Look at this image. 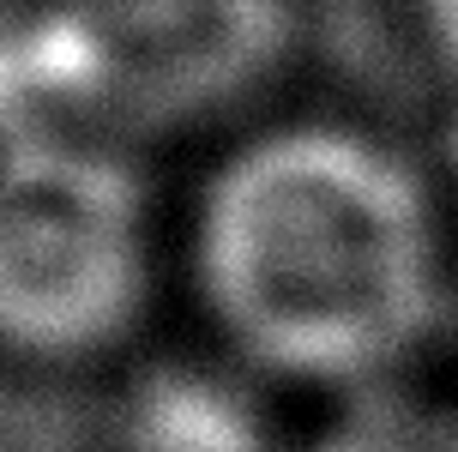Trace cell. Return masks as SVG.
<instances>
[{
	"label": "cell",
	"instance_id": "cell-6",
	"mask_svg": "<svg viewBox=\"0 0 458 452\" xmlns=\"http://www.w3.org/2000/svg\"><path fill=\"white\" fill-rule=\"evenodd\" d=\"M314 452H458V410L404 386H362Z\"/></svg>",
	"mask_w": 458,
	"mask_h": 452
},
{
	"label": "cell",
	"instance_id": "cell-1",
	"mask_svg": "<svg viewBox=\"0 0 458 452\" xmlns=\"http://www.w3.org/2000/svg\"><path fill=\"white\" fill-rule=\"evenodd\" d=\"M193 271L224 338L314 386H386L446 302L428 181L362 127L296 121L235 145L199 193Z\"/></svg>",
	"mask_w": 458,
	"mask_h": 452
},
{
	"label": "cell",
	"instance_id": "cell-7",
	"mask_svg": "<svg viewBox=\"0 0 458 452\" xmlns=\"http://www.w3.org/2000/svg\"><path fill=\"white\" fill-rule=\"evenodd\" d=\"M422 24H428L435 55L458 72V0H422Z\"/></svg>",
	"mask_w": 458,
	"mask_h": 452
},
{
	"label": "cell",
	"instance_id": "cell-5",
	"mask_svg": "<svg viewBox=\"0 0 458 452\" xmlns=\"http://www.w3.org/2000/svg\"><path fill=\"white\" fill-rule=\"evenodd\" d=\"M127 452H266V416L217 368H157L127 398Z\"/></svg>",
	"mask_w": 458,
	"mask_h": 452
},
{
	"label": "cell",
	"instance_id": "cell-4",
	"mask_svg": "<svg viewBox=\"0 0 458 452\" xmlns=\"http://www.w3.org/2000/svg\"><path fill=\"white\" fill-rule=\"evenodd\" d=\"M85 139L114 145L72 0H0V158Z\"/></svg>",
	"mask_w": 458,
	"mask_h": 452
},
{
	"label": "cell",
	"instance_id": "cell-2",
	"mask_svg": "<svg viewBox=\"0 0 458 452\" xmlns=\"http://www.w3.org/2000/svg\"><path fill=\"white\" fill-rule=\"evenodd\" d=\"M151 290V200L121 145L0 158V344L91 356L133 326Z\"/></svg>",
	"mask_w": 458,
	"mask_h": 452
},
{
	"label": "cell",
	"instance_id": "cell-3",
	"mask_svg": "<svg viewBox=\"0 0 458 452\" xmlns=\"http://www.w3.org/2000/svg\"><path fill=\"white\" fill-rule=\"evenodd\" d=\"M114 145L248 109L296 55V0H72Z\"/></svg>",
	"mask_w": 458,
	"mask_h": 452
}]
</instances>
